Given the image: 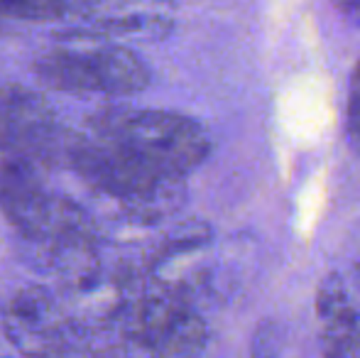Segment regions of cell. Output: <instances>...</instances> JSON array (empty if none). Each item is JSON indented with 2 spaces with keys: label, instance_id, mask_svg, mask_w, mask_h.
Returning <instances> with one entry per match:
<instances>
[{
  "label": "cell",
  "instance_id": "6da1fadb",
  "mask_svg": "<svg viewBox=\"0 0 360 358\" xmlns=\"http://www.w3.org/2000/svg\"><path fill=\"white\" fill-rule=\"evenodd\" d=\"M89 133L138 167L167 179H186L211 153L204 125L174 110L110 106L91 115Z\"/></svg>",
  "mask_w": 360,
  "mask_h": 358
},
{
  "label": "cell",
  "instance_id": "7a4b0ae2",
  "mask_svg": "<svg viewBox=\"0 0 360 358\" xmlns=\"http://www.w3.org/2000/svg\"><path fill=\"white\" fill-rule=\"evenodd\" d=\"M59 158L84 179L94 199L125 224H155L184 199V179H167L138 167L96 135H64Z\"/></svg>",
  "mask_w": 360,
  "mask_h": 358
},
{
  "label": "cell",
  "instance_id": "3957f363",
  "mask_svg": "<svg viewBox=\"0 0 360 358\" xmlns=\"http://www.w3.org/2000/svg\"><path fill=\"white\" fill-rule=\"evenodd\" d=\"M32 72L44 87L72 96L128 98L150 87V69L128 42L94 30H69L39 52Z\"/></svg>",
  "mask_w": 360,
  "mask_h": 358
},
{
  "label": "cell",
  "instance_id": "277c9868",
  "mask_svg": "<svg viewBox=\"0 0 360 358\" xmlns=\"http://www.w3.org/2000/svg\"><path fill=\"white\" fill-rule=\"evenodd\" d=\"M209 341L189 297L143 280L115 329V354L191 356Z\"/></svg>",
  "mask_w": 360,
  "mask_h": 358
},
{
  "label": "cell",
  "instance_id": "5b68a950",
  "mask_svg": "<svg viewBox=\"0 0 360 358\" xmlns=\"http://www.w3.org/2000/svg\"><path fill=\"white\" fill-rule=\"evenodd\" d=\"M5 339L27 356L89 354L86 331L72 314L64 297L44 285L18 290L0 319Z\"/></svg>",
  "mask_w": 360,
  "mask_h": 358
},
{
  "label": "cell",
  "instance_id": "8992f818",
  "mask_svg": "<svg viewBox=\"0 0 360 358\" xmlns=\"http://www.w3.org/2000/svg\"><path fill=\"white\" fill-rule=\"evenodd\" d=\"M62 143L64 133L42 96L20 84H0V150H25L54 160Z\"/></svg>",
  "mask_w": 360,
  "mask_h": 358
},
{
  "label": "cell",
  "instance_id": "52a82bcc",
  "mask_svg": "<svg viewBox=\"0 0 360 358\" xmlns=\"http://www.w3.org/2000/svg\"><path fill=\"white\" fill-rule=\"evenodd\" d=\"M323 354L360 358V263L328 272L316 292Z\"/></svg>",
  "mask_w": 360,
  "mask_h": 358
},
{
  "label": "cell",
  "instance_id": "ba28073f",
  "mask_svg": "<svg viewBox=\"0 0 360 358\" xmlns=\"http://www.w3.org/2000/svg\"><path fill=\"white\" fill-rule=\"evenodd\" d=\"M86 30L120 42H157L174 27L172 0H79Z\"/></svg>",
  "mask_w": 360,
  "mask_h": 358
},
{
  "label": "cell",
  "instance_id": "9c48e42d",
  "mask_svg": "<svg viewBox=\"0 0 360 358\" xmlns=\"http://www.w3.org/2000/svg\"><path fill=\"white\" fill-rule=\"evenodd\" d=\"M346 140L351 153L360 158V64L353 72L351 89H348V106H346Z\"/></svg>",
  "mask_w": 360,
  "mask_h": 358
},
{
  "label": "cell",
  "instance_id": "30bf717a",
  "mask_svg": "<svg viewBox=\"0 0 360 358\" xmlns=\"http://www.w3.org/2000/svg\"><path fill=\"white\" fill-rule=\"evenodd\" d=\"M336 13L346 20L351 27H360V0H331Z\"/></svg>",
  "mask_w": 360,
  "mask_h": 358
},
{
  "label": "cell",
  "instance_id": "8fae6325",
  "mask_svg": "<svg viewBox=\"0 0 360 358\" xmlns=\"http://www.w3.org/2000/svg\"><path fill=\"white\" fill-rule=\"evenodd\" d=\"M358 64H360V62H358Z\"/></svg>",
  "mask_w": 360,
  "mask_h": 358
}]
</instances>
